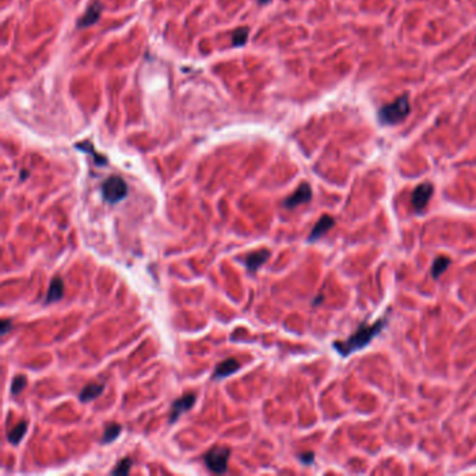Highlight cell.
<instances>
[{
  "label": "cell",
  "mask_w": 476,
  "mask_h": 476,
  "mask_svg": "<svg viewBox=\"0 0 476 476\" xmlns=\"http://www.w3.org/2000/svg\"><path fill=\"white\" fill-rule=\"evenodd\" d=\"M300 461L303 464H306V465H310V464L314 461V454L313 453H303L302 456L299 457Z\"/></svg>",
  "instance_id": "44dd1931"
},
{
  "label": "cell",
  "mask_w": 476,
  "mask_h": 476,
  "mask_svg": "<svg viewBox=\"0 0 476 476\" xmlns=\"http://www.w3.org/2000/svg\"><path fill=\"white\" fill-rule=\"evenodd\" d=\"M239 369H240V363H239L236 359H233V358H229V359H225L221 363H218L217 368L214 370V373H212V379L214 380H221V379H224V377H228V376H231V374L236 373Z\"/></svg>",
  "instance_id": "ba28073f"
},
{
  "label": "cell",
  "mask_w": 476,
  "mask_h": 476,
  "mask_svg": "<svg viewBox=\"0 0 476 476\" xmlns=\"http://www.w3.org/2000/svg\"><path fill=\"white\" fill-rule=\"evenodd\" d=\"M334 224H335V221H334L333 217H330V215H323V217L320 218L319 221H317V224L313 226V229H312V232H310V235H309V239H307V240H309V242L319 240L320 238H323L327 232L333 228Z\"/></svg>",
  "instance_id": "9c48e42d"
},
{
  "label": "cell",
  "mask_w": 476,
  "mask_h": 476,
  "mask_svg": "<svg viewBox=\"0 0 476 476\" xmlns=\"http://www.w3.org/2000/svg\"><path fill=\"white\" fill-rule=\"evenodd\" d=\"M120 433H122V426H120V425H117V423H112V425H109L108 428L105 429V432H103L102 443L103 444L112 443L113 440H116V439L120 436Z\"/></svg>",
  "instance_id": "2e32d148"
},
{
  "label": "cell",
  "mask_w": 476,
  "mask_h": 476,
  "mask_svg": "<svg viewBox=\"0 0 476 476\" xmlns=\"http://www.w3.org/2000/svg\"><path fill=\"white\" fill-rule=\"evenodd\" d=\"M409 113H411L409 95L408 94H404V95L398 96L393 103L384 105L379 110V120L383 124L393 126V124L402 122Z\"/></svg>",
  "instance_id": "7a4b0ae2"
},
{
  "label": "cell",
  "mask_w": 476,
  "mask_h": 476,
  "mask_svg": "<svg viewBox=\"0 0 476 476\" xmlns=\"http://www.w3.org/2000/svg\"><path fill=\"white\" fill-rule=\"evenodd\" d=\"M450 264H451V260L449 257H446V256H442V257H437L435 260V263H433V267H432V275H433V278L437 279L440 275H443L446 270L449 268Z\"/></svg>",
  "instance_id": "9a60e30c"
},
{
  "label": "cell",
  "mask_w": 476,
  "mask_h": 476,
  "mask_svg": "<svg viewBox=\"0 0 476 476\" xmlns=\"http://www.w3.org/2000/svg\"><path fill=\"white\" fill-rule=\"evenodd\" d=\"M64 295V284H63V279L60 277H54L49 285L48 293H46V298H45V303H53L60 300Z\"/></svg>",
  "instance_id": "8fae6325"
},
{
  "label": "cell",
  "mask_w": 476,
  "mask_h": 476,
  "mask_svg": "<svg viewBox=\"0 0 476 476\" xmlns=\"http://www.w3.org/2000/svg\"><path fill=\"white\" fill-rule=\"evenodd\" d=\"M260 3H267V1H268V0H259Z\"/></svg>",
  "instance_id": "7402d4cb"
},
{
  "label": "cell",
  "mask_w": 476,
  "mask_h": 476,
  "mask_svg": "<svg viewBox=\"0 0 476 476\" xmlns=\"http://www.w3.org/2000/svg\"><path fill=\"white\" fill-rule=\"evenodd\" d=\"M11 321L8 319L1 320V326H0V331H1V335H6L8 331H11Z\"/></svg>",
  "instance_id": "ffe728a7"
},
{
  "label": "cell",
  "mask_w": 476,
  "mask_h": 476,
  "mask_svg": "<svg viewBox=\"0 0 476 476\" xmlns=\"http://www.w3.org/2000/svg\"><path fill=\"white\" fill-rule=\"evenodd\" d=\"M384 324H386V320L384 319L376 321L374 324L362 323L359 328L356 330V333L352 334L348 340L335 341L334 342V349L344 358L349 356L351 354H355V352L361 351L365 347H368L369 342L380 333Z\"/></svg>",
  "instance_id": "6da1fadb"
},
{
  "label": "cell",
  "mask_w": 476,
  "mask_h": 476,
  "mask_svg": "<svg viewBox=\"0 0 476 476\" xmlns=\"http://www.w3.org/2000/svg\"><path fill=\"white\" fill-rule=\"evenodd\" d=\"M101 10H102L101 4H99L98 1H94V3L88 7V10L85 11V14H84L81 18L78 20L77 25H78L80 28H82V27H88V25L95 24L96 21H98V18H99V15H101Z\"/></svg>",
  "instance_id": "7c38bea8"
},
{
  "label": "cell",
  "mask_w": 476,
  "mask_h": 476,
  "mask_svg": "<svg viewBox=\"0 0 476 476\" xmlns=\"http://www.w3.org/2000/svg\"><path fill=\"white\" fill-rule=\"evenodd\" d=\"M312 196H313L312 187L307 183H302L299 187L296 189V191H295L293 194H291V196L284 201V205H285L286 208H295V207H298V205L300 204L309 203V201L312 200Z\"/></svg>",
  "instance_id": "8992f818"
},
{
  "label": "cell",
  "mask_w": 476,
  "mask_h": 476,
  "mask_svg": "<svg viewBox=\"0 0 476 476\" xmlns=\"http://www.w3.org/2000/svg\"><path fill=\"white\" fill-rule=\"evenodd\" d=\"M131 464L133 463L129 457L123 458L122 461H119L115 468L110 471V475H127L130 472V468H131Z\"/></svg>",
  "instance_id": "e0dca14e"
},
{
  "label": "cell",
  "mask_w": 476,
  "mask_h": 476,
  "mask_svg": "<svg viewBox=\"0 0 476 476\" xmlns=\"http://www.w3.org/2000/svg\"><path fill=\"white\" fill-rule=\"evenodd\" d=\"M27 386V377L25 376H15L11 381V394L18 395Z\"/></svg>",
  "instance_id": "ac0fdd59"
},
{
  "label": "cell",
  "mask_w": 476,
  "mask_h": 476,
  "mask_svg": "<svg viewBox=\"0 0 476 476\" xmlns=\"http://www.w3.org/2000/svg\"><path fill=\"white\" fill-rule=\"evenodd\" d=\"M103 393V384L101 383H91L88 386H85V387L82 388L81 393L78 395V398H80V401L81 402H89L92 401V400H95L96 397H99V395Z\"/></svg>",
  "instance_id": "4fadbf2b"
},
{
  "label": "cell",
  "mask_w": 476,
  "mask_h": 476,
  "mask_svg": "<svg viewBox=\"0 0 476 476\" xmlns=\"http://www.w3.org/2000/svg\"><path fill=\"white\" fill-rule=\"evenodd\" d=\"M433 190L435 189H433L432 183H422L416 186L415 190L412 193V205L415 207V210L421 211L426 207L432 194H433Z\"/></svg>",
  "instance_id": "52a82bcc"
},
{
  "label": "cell",
  "mask_w": 476,
  "mask_h": 476,
  "mask_svg": "<svg viewBox=\"0 0 476 476\" xmlns=\"http://www.w3.org/2000/svg\"><path fill=\"white\" fill-rule=\"evenodd\" d=\"M196 404V394L194 393H187V394L182 395L180 398H177L176 401L172 404V408H170L169 414V422L175 423L183 415L184 412L190 411Z\"/></svg>",
  "instance_id": "5b68a950"
},
{
  "label": "cell",
  "mask_w": 476,
  "mask_h": 476,
  "mask_svg": "<svg viewBox=\"0 0 476 476\" xmlns=\"http://www.w3.org/2000/svg\"><path fill=\"white\" fill-rule=\"evenodd\" d=\"M28 429V423L24 421V422H20L17 426H14L10 432H8V435H7V440L8 443H11L14 446H17L18 443L21 442V439L24 437L25 435V432H27Z\"/></svg>",
  "instance_id": "5bb4252c"
},
{
  "label": "cell",
  "mask_w": 476,
  "mask_h": 476,
  "mask_svg": "<svg viewBox=\"0 0 476 476\" xmlns=\"http://www.w3.org/2000/svg\"><path fill=\"white\" fill-rule=\"evenodd\" d=\"M231 456V450L224 446H215L210 449L204 456V463L208 470L215 474H225L228 470V461Z\"/></svg>",
  "instance_id": "3957f363"
},
{
  "label": "cell",
  "mask_w": 476,
  "mask_h": 476,
  "mask_svg": "<svg viewBox=\"0 0 476 476\" xmlns=\"http://www.w3.org/2000/svg\"><path fill=\"white\" fill-rule=\"evenodd\" d=\"M249 29L247 28H239L233 32V46H242L247 42Z\"/></svg>",
  "instance_id": "d6986e66"
},
{
  "label": "cell",
  "mask_w": 476,
  "mask_h": 476,
  "mask_svg": "<svg viewBox=\"0 0 476 476\" xmlns=\"http://www.w3.org/2000/svg\"><path fill=\"white\" fill-rule=\"evenodd\" d=\"M129 187L120 176H110L102 183V196L105 201L116 204L127 196Z\"/></svg>",
  "instance_id": "277c9868"
},
{
  "label": "cell",
  "mask_w": 476,
  "mask_h": 476,
  "mask_svg": "<svg viewBox=\"0 0 476 476\" xmlns=\"http://www.w3.org/2000/svg\"><path fill=\"white\" fill-rule=\"evenodd\" d=\"M268 257H270V252H268V250H265V249L259 250V252L249 253L245 259L246 268H247L250 272L257 271L260 267H261V265L264 264L265 261L268 260Z\"/></svg>",
  "instance_id": "30bf717a"
}]
</instances>
